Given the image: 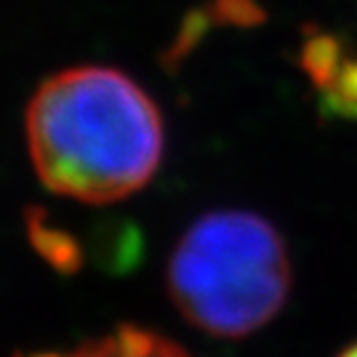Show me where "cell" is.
Segmentation results:
<instances>
[{"label":"cell","mask_w":357,"mask_h":357,"mask_svg":"<svg viewBox=\"0 0 357 357\" xmlns=\"http://www.w3.org/2000/svg\"><path fill=\"white\" fill-rule=\"evenodd\" d=\"M33 167L50 191L112 204L144 189L162 164V114L139 84L112 67H70L28 105Z\"/></svg>","instance_id":"obj_1"},{"label":"cell","mask_w":357,"mask_h":357,"mask_svg":"<svg viewBox=\"0 0 357 357\" xmlns=\"http://www.w3.org/2000/svg\"><path fill=\"white\" fill-rule=\"evenodd\" d=\"M167 288L201 333L245 337L271 323L288 298V251L278 231L256 213H208L174 248Z\"/></svg>","instance_id":"obj_2"},{"label":"cell","mask_w":357,"mask_h":357,"mask_svg":"<svg viewBox=\"0 0 357 357\" xmlns=\"http://www.w3.org/2000/svg\"><path fill=\"white\" fill-rule=\"evenodd\" d=\"M25 357H191L184 347L149 330L122 325L97 340L82 342L65 352H38Z\"/></svg>","instance_id":"obj_3"},{"label":"cell","mask_w":357,"mask_h":357,"mask_svg":"<svg viewBox=\"0 0 357 357\" xmlns=\"http://www.w3.org/2000/svg\"><path fill=\"white\" fill-rule=\"evenodd\" d=\"M340 357H357V342H355V345H352V347H347V350L342 352Z\"/></svg>","instance_id":"obj_4"}]
</instances>
